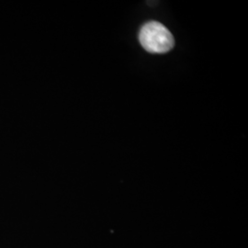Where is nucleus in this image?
Listing matches in <instances>:
<instances>
[{"label":"nucleus","mask_w":248,"mask_h":248,"mask_svg":"<svg viewBox=\"0 0 248 248\" xmlns=\"http://www.w3.org/2000/svg\"><path fill=\"white\" fill-rule=\"evenodd\" d=\"M139 41L149 53H165L175 45V40L169 29L157 21H149L141 28Z\"/></svg>","instance_id":"f257e3e1"}]
</instances>
